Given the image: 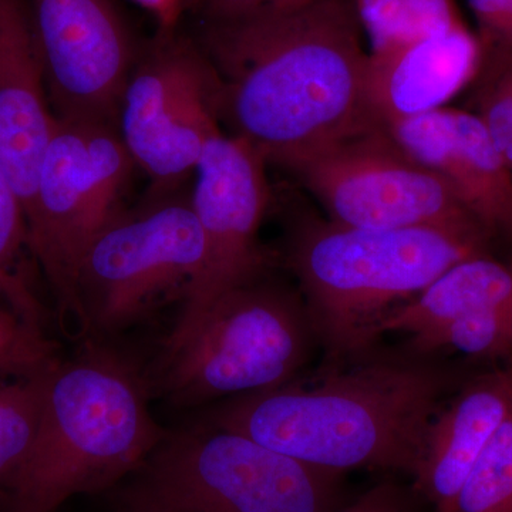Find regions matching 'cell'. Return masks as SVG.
I'll use <instances>...</instances> for the list:
<instances>
[{"label": "cell", "mask_w": 512, "mask_h": 512, "mask_svg": "<svg viewBox=\"0 0 512 512\" xmlns=\"http://www.w3.org/2000/svg\"><path fill=\"white\" fill-rule=\"evenodd\" d=\"M353 0H316L261 18L204 23L218 117L285 170L382 127L366 100L367 47Z\"/></svg>", "instance_id": "cell-1"}, {"label": "cell", "mask_w": 512, "mask_h": 512, "mask_svg": "<svg viewBox=\"0 0 512 512\" xmlns=\"http://www.w3.org/2000/svg\"><path fill=\"white\" fill-rule=\"evenodd\" d=\"M460 384L434 356L369 352L313 379L211 404L202 420L330 473L413 476L431 420Z\"/></svg>", "instance_id": "cell-2"}, {"label": "cell", "mask_w": 512, "mask_h": 512, "mask_svg": "<svg viewBox=\"0 0 512 512\" xmlns=\"http://www.w3.org/2000/svg\"><path fill=\"white\" fill-rule=\"evenodd\" d=\"M491 238L483 228H350L303 214L289 227L285 261L335 366L372 352L384 320L451 266L490 254Z\"/></svg>", "instance_id": "cell-3"}, {"label": "cell", "mask_w": 512, "mask_h": 512, "mask_svg": "<svg viewBox=\"0 0 512 512\" xmlns=\"http://www.w3.org/2000/svg\"><path fill=\"white\" fill-rule=\"evenodd\" d=\"M47 380L35 443L2 512H59L76 495L114 490L163 441L144 373L86 338Z\"/></svg>", "instance_id": "cell-4"}, {"label": "cell", "mask_w": 512, "mask_h": 512, "mask_svg": "<svg viewBox=\"0 0 512 512\" xmlns=\"http://www.w3.org/2000/svg\"><path fill=\"white\" fill-rule=\"evenodd\" d=\"M315 342L302 296L264 275L175 319L144 377L151 396L191 409L292 382Z\"/></svg>", "instance_id": "cell-5"}, {"label": "cell", "mask_w": 512, "mask_h": 512, "mask_svg": "<svg viewBox=\"0 0 512 512\" xmlns=\"http://www.w3.org/2000/svg\"><path fill=\"white\" fill-rule=\"evenodd\" d=\"M340 477L201 419L167 431L114 512H335Z\"/></svg>", "instance_id": "cell-6"}, {"label": "cell", "mask_w": 512, "mask_h": 512, "mask_svg": "<svg viewBox=\"0 0 512 512\" xmlns=\"http://www.w3.org/2000/svg\"><path fill=\"white\" fill-rule=\"evenodd\" d=\"M207 242L190 197H150L93 239L76 279L84 338L106 340L181 306L207 268Z\"/></svg>", "instance_id": "cell-7"}, {"label": "cell", "mask_w": 512, "mask_h": 512, "mask_svg": "<svg viewBox=\"0 0 512 512\" xmlns=\"http://www.w3.org/2000/svg\"><path fill=\"white\" fill-rule=\"evenodd\" d=\"M136 168L114 124L57 119L28 212L33 249L63 329L84 338L76 295L80 264L119 212Z\"/></svg>", "instance_id": "cell-8"}, {"label": "cell", "mask_w": 512, "mask_h": 512, "mask_svg": "<svg viewBox=\"0 0 512 512\" xmlns=\"http://www.w3.org/2000/svg\"><path fill=\"white\" fill-rule=\"evenodd\" d=\"M288 171L328 220L343 227L485 229L446 181L409 156L383 127L343 138Z\"/></svg>", "instance_id": "cell-9"}, {"label": "cell", "mask_w": 512, "mask_h": 512, "mask_svg": "<svg viewBox=\"0 0 512 512\" xmlns=\"http://www.w3.org/2000/svg\"><path fill=\"white\" fill-rule=\"evenodd\" d=\"M217 80L201 47L173 32L136 63L121 96L117 130L151 197L174 194L220 133Z\"/></svg>", "instance_id": "cell-10"}, {"label": "cell", "mask_w": 512, "mask_h": 512, "mask_svg": "<svg viewBox=\"0 0 512 512\" xmlns=\"http://www.w3.org/2000/svg\"><path fill=\"white\" fill-rule=\"evenodd\" d=\"M29 8L57 119L117 126L136 59L113 0H32Z\"/></svg>", "instance_id": "cell-11"}, {"label": "cell", "mask_w": 512, "mask_h": 512, "mask_svg": "<svg viewBox=\"0 0 512 512\" xmlns=\"http://www.w3.org/2000/svg\"><path fill=\"white\" fill-rule=\"evenodd\" d=\"M266 163L255 147L234 134L220 131L205 146L190 201L207 242V268L177 318L197 311L218 293L268 274L271 256L259 242L271 201Z\"/></svg>", "instance_id": "cell-12"}, {"label": "cell", "mask_w": 512, "mask_h": 512, "mask_svg": "<svg viewBox=\"0 0 512 512\" xmlns=\"http://www.w3.org/2000/svg\"><path fill=\"white\" fill-rule=\"evenodd\" d=\"M383 128L446 181L491 237L512 238V171L476 113L443 107Z\"/></svg>", "instance_id": "cell-13"}, {"label": "cell", "mask_w": 512, "mask_h": 512, "mask_svg": "<svg viewBox=\"0 0 512 512\" xmlns=\"http://www.w3.org/2000/svg\"><path fill=\"white\" fill-rule=\"evenodd\" d=\"M28 0H0V173L26 218L56 127Z\"/></svg>", "instance_id": "cell-14"}, {"label": "cell", "mask_w": 512, "mask_h": 512, "mask_svg": "<svg viewBox=\"0 0 512 512\" xmlns=\"http://www.w3.org/2000/svg\"><path fill=\"white\" fill-rule=\"evenodd\" d=\"M481 46L466 23L384 55L370 56L366 100L384 126L446 107L476 79Z\"/></svg>", "instance_id": "cell-15"}, {"label": "cell", "mask_w": 512, "mask_h": 512, "mask_svg": "<svg viewBox=\"0 0 512 512\" xmlns=\"http://www.w3.org/2000/svg\"><path fill=\"white\" fill-rule=\"evenodd\" d=\"M512 410V365L458 386L431 420L414 487L443 512Z\"/></svg>", "instance_id": "cell-16"}, {"label": "cell", "mask_w": 512, "mask_h": 512, "mask_svg": "<svg viewBox=\"0 0 512 512\" xmlns=\"http://www.w3.org/2000/svg\"><path fill=\"white\" fill-rule=\"evenodd\" d=\"M512 309V262L491 254L464 259L397 308L382 325L409 339L463 316Z\"/></svg>", "instance_id": "cell-17"}, {"label": "cell", "mask_w": 512, "mask_h": 512, "mask_svg": "<svg viewBox=\"0 0 512 512\" xmlns=\"http://www.w3.org/2000/svg\"><path fill=\"white\" fill-rule=\"evenodd\" d=\"M42 282L25 208L0 173V309L49 335Z\"/></svg>", "instance_id": "cell-18"}, {"label": "cell", "mask_w": 512, "mask_h": 512, "mask_svg": "<svg viewBox=\"0 0 512 512\" xmlns=\"http://www.w3.org/2000/svg\"><path fill=\"white\" fill-rule=\"evenodd\" d=\"M370 56L464 25L454 0H353Z\"/></svg>", "instance_id": "cell-19"}, {"label": "cell", "mask_w": 512, "mask_h": 512, "mask_svg": "<svg viewBox=\"0 0 512 512\" xmlns=\"http://www.w3.org/2000/svg\"><path fill=\"white\" fill-rule=\"evenodd\" d=\"M50 373L35 379L0 376V512L35 443Z\"/></svg>", "instance_id": "cell-20"}, {"label": "cell", "mask_w": 512, "mask_h": 512, "mask_svg": "<svg viewBox=\"0 0 512 512\" xmlns=\"http://www.w3.org/2000/svg\"><path fill=\"white\" fill-rule=\"evenodd\" d=\"M443 512H512V410Z\"/></svg>", "instance_id": "cell-21"}, {"label": "cell", "mask_w": 512, "mask_h": 512, "mask_svg": "<svg viewBox=\"0 0 512 512\" xmlns=\"http://www.w3.org/2000/svg\"><path fill=\"white\" fill-rule=\"evenodd\" d=\"M473 106L512 171V59L481 56Z\"/></svg>", "instance_id": "cell-22"}, {"label": "cell", "mask_w": 512, "mask_h": 512, "mask_svg": "<svg viewBox=\"0 0 512 512\" xmlns=\"http://www.w3.org/2000/svg\"><path fill=\"white\" fill-rule=\"evenodd\" d=\"M62 359L56 340L0 309V376L35 379L52 372Z\"/></svg>", "instance_id": "cell-23"}, {"label": "cell", "mask_w": 512, "mask_h": 512, "mask_svg": "<svg viewBox=\"0 0 512 512\" xmlns=\"http://www.w3.org/2000/svg\"><path fill=\"white\" fill-rule=\"evenodd\" d=\"M476 20L481 56L512 59V0H467Z\"/></svg>", "instance_id": "cell-24"}, {"label": "cell", "mask_w": 512, "mask_h": 512, "mask_svg": "<svg viewBox=\"0 0 512 512\" xmlns=\"http://www.w3.org/2000/svg\"><path fill=\"white\" fill-rule=\"evenodd\" d=\"M316 0H201L200 13L204 23L229 22L281 15L311 5Z\"/></svg>", "instance_id": "cell-25"}, {"label": "cell", "mask_w": 512, "mask_h": 512, "mask_svg": "<svg viewBox=\"0 0 512 512\" xmlns=\"http://www.w3.org/2000/svg\"><path fill=\"white\" fill-rule=\"evenodd\" d=\"M335 512H406L402 494L390 484L377 485L363 494L359 500Z\"/></svg>", "instance_id": "cell-26"}, {"label": "cell", "mask_w": 512, "mask_h": 512, "mask_svg": "<svg viewBox=\"0 0 512 512\" xmlns=\"http://www.w3.org/2000/svg\"><path fill=\"white\" fill-rule=\"evenodd\" d=\"M156 16L163 32H173L178 19L187 10V0H134Z\"/></svg>", "instance_id": "cell-27"}, {"label": "cell", "mask_w": 512, "mask_h": 512, "mask_svg": "<svg viewBox=\"0 0 512 512\" xmlns=\"http://www.w3.org/2000/svg\"><path fill=\"white\" fill-rule=\"evenodd\" d=\"M201 0H187V10H194L197 12L198 8H200Z\"/></svg>", "instance_id": "cell-28"}]
</instances>
